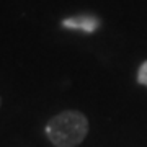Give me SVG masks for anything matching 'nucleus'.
I'll return each mask as SVG.
<instances>
[{"label":"nucleus","mask_w":147,"mask_h":147,"mask_svg":"<svg viewBox=\"0 0 147 147\" xmlns=\"http://www.w3.org/2000/svg\"><path fill=\"white\" fill-rule=\"evenodd\" d=\"M90 123L80 111L65 110L53 116L46 124V136L54 147H77L85 141Z\"/></svg>","instance_id":"obj_1"},{"label":"nucleus","mask_w":147,"mask_h":147,"mask_svg":"<svg viewBox=\"0 0 147 147\" xmlns=\"http://www.w3.org/2000/svg\"><path fill=\"white\" fill-rule=\"evenodd\" d=\"M62 26L69 28V30H75V31L92 34L100 28V20L93 15H77L62 20Z\"/></svg>","instance_id":"obj_2"},{"label":"nucleus","mask_w":147,"mask_h":147,"mask_svg":"<svg viewBox=\"0 0 147 147\" xmlns=\"http://www.w3.org/2000/svg\"><path fill=\"white\" fill-rule=\"evenodd\" d=\"M137 84L147 87V61H144L137 69Z\"/></svg>","instance_id":"obj_3"},{"label":"nucleus","mask_w":147,"mask_h":147,"mask_svg":"<svg viewBox=\"0 0 147 147\" xmlns=\"http://www.w3.org/2000/svg\"><path fill=\"white\" fill-rule=\"evenodd\" d=\"M0 105H2V98H0Z\"/></svg>","instance_id":"obj_4"}]
</instances>
